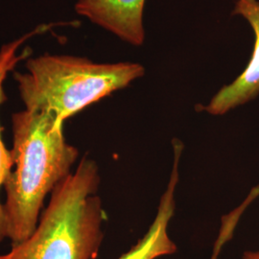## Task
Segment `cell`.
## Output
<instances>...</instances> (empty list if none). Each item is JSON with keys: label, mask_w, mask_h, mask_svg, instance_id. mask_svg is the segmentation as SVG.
<instances>
[{"label": "cell", "mask_w": 259, "mask_h": 259, "mask_svg": "<svg viewBox=\"0 0 259 259\" xmlns=\"http://www.w3.org/2000/svg\"><path fill=\"white\" fill-rule=\"evenodd\" d=\"M12 130L14 169L3 185V208L7 238L16 245L35 232L47 195L71 173L79 151L67 143L64 124L49 112L14 113Z\"/></svg>", "instance_id": "cell-1"}, {"label": "cell", "mask_w": 259, "mask_h": 259, "mask_svg": "<svg viewBox=\"0 0 259 259\" xmlns=\"http://www.w3.org/2000/svg\"><path fill=\"white\" fill-rule=\"evenodd\" d=\"M100 182L97 163L83 157L51 192L35 232L0 259L96 258L106 219L97 195Z\"/></svg>", "instance_id": "cell-2"}, {"label": "cell", "mask_w": 259, "mask_h": 259, "mask_svg": "<svg viewBox=\"0 0 259 259\" xmlns=\"http://www.w3.org/2000/svg\"><path fill=\"white\" fill-rule=\"evenodd\" d=\"M26 72H16L25 110L46 111L60 123L142 77L137 63L97 64L75 56L44 54L26 59Z\"/></svg>", "instance_id": "cell-3"}, {"label": "cell", "mask_w": 259, "mask_h": 259, "mask_svg": "<svg viewBox=\"0 0 259 259\" xmlns=\"http://www.w3.org/2000/svg\"><path fill=\"white\" fill-rule=\"evenodd\" d=\"M232 15H239L250 23L254 33V46L250 63L232 83L223 87L204 108L211 115H222L250 102L259 94V1L236 0Z\"/></svg>", "instance_id": "cell-4"}, {"label": "cell", "mask_w": 259, "mask_h": 259, "mask_svg": "<svg viewBox=\"0 0 259 259\" xmlns=\"http://www.w3.org/2000/svg\"><path fill=\"white\" fill-rule=\"evenodd\" d=\"M145 0H78L75 11L94 24L139 47L144 41Z\"/></svg>", "instance_id": "cell-5"}, {"label": "cell", "mask_w": 259, "mask_h": 259, "mask_svg": "<svg viewBox=\"0 0 259 259\" xmlns=\"http://www.w3.org/2000/svg\"><path fill=\"white\" fill-rule=\"evenodd\" d=\"M182 152V148H174V163L170 180L148 232L137 245L118 259H157L176 252V244L169 237L167 229L175 211V191L179 183V164Z\"/></svg>", "instance_id": "cell-6"}, {"label": "cell", "mask_w": 259, "mask_h": 259, "mask_svg": "<svg viewBox=\"0 0 259 259\" xmlns=\"http://www.w3.org/2000/svg\"><path fill=\"white\" fill-rule=\"evenodd\" d=\"M48 25H41L34 29L33 31L25 34L24 36L19 37L16 40H13L7 45H4L0 49V106L7 100L6 94L4 92V83L7 76L11 71H13L16 65L21 60L28 59L30 55V49L26 48L23 50L22 54H18L21 45H23L29 37L38 35L46 31ZM13 169V159L11 156V151L5 147L1 136L0 127V188L4 185V183L9 176ZM7 238V226L5 220V213L3 208V204L0 203V243Z\"/></svg>", "instance_id": "cell-7"}, {"label": "cell", "mask_w": 259, "mask_h": 259, "mask_svg": "<svg viewBox=\"0 0 259 259\" xmlns=\"http://www.w3.org/2000/svg\"><path fill=\"white\" fill-rule=\"evenodd\" d=\"M225 244H226L225 240H223L222 238H220V237H217V240H216L215 245H214L212 255H211V258L210 259H218L219 253L222 250L223 247L225 246Z\"/></svg>", "instance_id": "cell-8"}, {"label": "cell", "mask_w": 259, "mask_h": 259, "mask_svg": "<svg viewBox=\"0 0 259 259\" xmlns=\"http://www.w3.org/2000/svg\"><path fill=\"white\" fill-rule=\"evenodd\" d=\"M243 259H259V251H246L243 254Z\"/></svg>", "instance_id": "cell-9"}]
</instances>
